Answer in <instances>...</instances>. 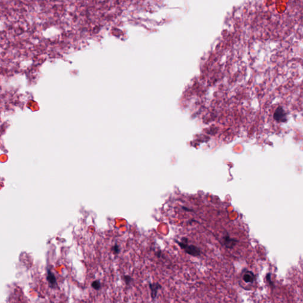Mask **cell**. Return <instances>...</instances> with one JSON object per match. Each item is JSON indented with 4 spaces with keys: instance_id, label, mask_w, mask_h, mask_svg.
I'll return each mask as SVG.
<instances>
[{
    "instance_id": "cell-2",
    "label": "cell",
    "mask_w": 303,
    "mask_h": 303,
    "mask_svg": "<svg viewBox=\"0 0 303 303\" xmlns=\"http://www.w3.org/2000/svg\"><path fill=\"white\" fill-rule=\"evenodd\" d=\"M243 281L247 284H252L257 279L256 275L251 270H245L242 275Z\"/></svg>"
},
{
    "instance_id": "cell-9",
    "label": "cell",
    "mask_w": 303,
    "mask_h": 303,
    "mask_svg": "<svg viewBox=\"0 0 303 303\" xmlns=\"http://www.w3.org/2000/svg\"><path fill=\"white\" fill-rule=\"evenodd\" d=\"M112 250L115 254H119L120 252V249L117 244H115L114 246L112 248Z\"/></svg>"
},
{
    "instance_id": "cell-10",
    "label": "cell",
    "mask_w": 303,
    "mask_h": 303,
    "mask_svg": "<svg viewBox=\"0 0 303 303\" xmlns=\"http://www.w3.org/2000/svg\"><path fill=\"white\" fill-rule=\"evenodd\" d=\"M156 256H157V257H159H159H161V251H159V252H158L157 253H156Z\"/></svg>"
},
{
    "instance_id": "cell-7",
    "label": "cell",
    "mask_w": 303,
    "mask_h": 303,
    "mask_svg": "<svg viewBox=\"0 0 303 303\" xmlns=\"http://www.w3.org/2000/svg\"><path fill=\"white\" fill-rule=\"evenodd\" d=\"M271 276H272V275H271L270 273H268L266 275V280L268 282L270 286H271V288H274V282L272 281V279H271Z\"/></svg>"
},
{
    "instance_id": "cell-4",
    "label": "cell",
    "mask_w": 303,
    "mask_h": 303,
    "mask_svg": "<svg viewBox=\"0 0 303 303\" xmlns=\"http://www.w3.org/2000/svg\"><path fill=\"white\" fill-rule=\"evenodd\" d=\"M149 288L150 289L151 297L152 299H155L157 295L158 290L162 288V286L158 282L149 283Z\"/></svg>"
},
{
    "instance_id": "cell-3",
    "label": "cell",
    "mask_w": 303,
    "mask_h": 303,
    "mask_svg": "<svg viewBox=\"0 0 303 303\" xmlns=\"http://www.w3.org/2000/svg\"><path fill=\"white\" fill-rule=\"evenodd\" d=\"M223 243L227 248H233L237 243V241L235 239L231 238L229 234H226L223 237Z\"/></svg>"
},
{
    "instance_id": "cell-8",
    "label": "cell",
    "mask_w": 303,
    "mask_h": 303,
    "mask_svg": "<svg viewBox=\"0 0 303 303\" xmlns=\"http://www.w3.org/2000/svg\"><path fill=\"white\" fill-rule=\"evenodd\" d=\"M123 279H124V281H125V284L127 285H129L131 282V281L132 280V277L130 276H129V275H124V277H123Z\"/></svg>"
},
{
    "instance_id": "cell-1",
    "label": "cell",
    "mask_w": 303,
    "mask_h": 303,
    "mask_svg": "<svg viewBox=\"0 0 303 303\" xmlns=\"http://www.w3.org/2000/svg\"><path fill=\"white\" fill-rule=\"evenodd\" d=\"M176 242L178 244L180 248L183 249L187 254L191 255L193 257H199L201 254L200 249L195 245H188V243L176 241Z\"/></svg>"
},
{
    "instance_id": "cell-6",
    "label": "cell",
    "mask_w": 303,
    "mask_h": 303,
    "mask_svg": "<svg viewBox=\"0 0 303 303\" xmlns=\"http://www.w3.org/2000/svg\"><path fill=\"white\" fill-rule=\"evenodd\" d=\"M91 286L95 290H99L101 287V284L99 280H95L91 283Z\"/></svg>"
},
{
    "instance_id": "cell-5",
    "label": "cell",
    "mask_w": 303,
    "mask_h": 303,
    "mask_svg": "<svg viewBox=\"0 0 303 303\" xmlns=\"http://www.w3.org/2000/svg\"><path fill=\"white\" fill-rule=\"evenodd\" d=\"M47 279L52 287H54L56 285V277L50 270H49L48 272H47Z\"/></svg>"
}]
</instances>
